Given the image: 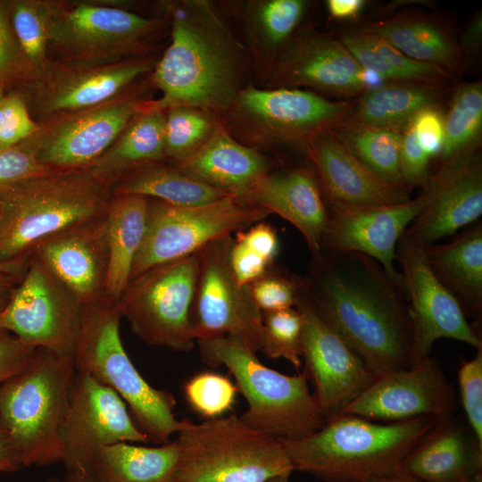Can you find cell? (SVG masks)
Instances as JSON below:
<instances>
[{
  "label": "cell",
  "mask_w": 482,
  "mask_h": 482,
  "mask_svg": "<svg viewBox=\"0 0 482 482\" xmlns=\"http://www.w3.org/2000/svg\"><path fill=\"white\" fill-rule=\"evenodd\" d=\"M236 233L237 241L244 244L271 265L278 252L277 232L271 225L257 222L245 231L240 230Z\"/></svg>",
  "instance_id": "cell-53"
},
{
  "label": "cell",
  "mask_w": 482,
  "mask_h": 482,
  "mask_svg": "<svg viewBox=\"0 0 482 482\" xmlns=\"http://www.w3.org/2000/svg\"><path fill=\"white\" fill-rule=\"evenodd\" d=\"M143 87L104 104L40 123L29 139L45 167L54 170L87 169L115 142L150 99Z\"/></svg>",
  "instance_id": "cell-16"
},
{
  "label": "cell",
  "mask_w": 482,
  "mask_h": 482,
  "mask_svg": "<svg viewBox=\"0 0 482 482\" xmlns=\"http://www.w3.org/2000/svg\"><path fill=\"white\" fill-rule=\"evenodd\" d=\"M30 255L55 276L81 306L105 298L109 262L106 214L43 239Z\"/></svg>",
  "instance_id": "cell-25"
},
{
  "label": "cell",
  "mask_w": 482,
  "mask_h": 482,
  "mask_svg": "<svg viewBox=\"0 0 482 482\" xmlns=\"http://www.w3.org/2000/svg\"><path fill=\"white\" fill-rule=\"evenodd\" d=\"M22 466L20 456L15 450L6 431L0 425V473L12 472Z\"/></svg>",
  "instance_id": "cell-55"
},
{
  "label": "cell",
  "mask_w": 482,
  "mask_h": 482,
  "mask_svg": "<svg viewBox=\"0 0 482 482\" xmlns=\"http://www.w3.org/2000/svg\"><path fill=\"white\" fill-rule=\"evenodd\" d=\"M29 71L12 31L9 17V3L0 1V79L23 78Z\"/></svg>",
  "instance_id": "cell-49"
},
{
  "label": "cell",
  "mask_w": 482,
  "mask_h": 482,
  "mask_svg": "<svg viewBox=\"0 0 482 482\" xmlns=\"http://www.w3.org/2000/svg\"><path fill=\"white\" fill-rule=\"evenodd\" d=\"M440 419L378 423L353 414L326 420L312 435L280 439L294 471L324 482H369L391 475Z\"/></svg>",
  "instance_id": "cell-3"
},
{
  "label": "cell",
  "mask_w": 482,
  "mask_h": 482,
  "mask_svg": "<svg viewBox=\"0 0 482 482\" xmlns=\"http://www.w3.org/2000/svg\"><path fill=\"white\" fill-rule=\"evenodd\" d=\"M300 298L377 377L411 367L413 333L403 281L357 252L312 254Z\"/></svg>",
  "instance_id": "cell-1"
},
{
  "label": "cell",
  "mask_w": 482,
  "mask_h": 482,
  "mask_svg": "<svg viewBox=\"0 0 482 482\" xmlns=\"http://www.w3.org/2000/svg\"><path fill=\"white\" fill-rule=\"evenodd\" d=\"M437 280L454 297L467 318L482 314V222L464 229L451 242L424 246Z\"/></svg>",
  "instance_id": "cell-29"
},
{
  "label": "cell",
  "mask_w": 482,
  "mask_h": 482,
  "mask_svg": "<svg viewBox=\"0 0 482 482\" xmlns=\"http://www.w3.org/2000/svg\"><path fill=\"white\" fill-rule=\"evenodd\" d=\"M309 4L304 0H250L241 21L254 75L264 83L277 56L298 29Z\"/></svg>",
  "instance_id": "cell-30"
},
{
  "label": "cell",
  "mask_w": 482,
  "mask_h": 482,
  "mask_svg": "<svg viewBox=\"0 0 482 482\" xmlns=\"http://www.w3.org/2000/svg\"><path fill=\"white\" fill-rule=\"evenodd\" d=\"M169 162L208 186L236 195L269 172L262 153L233 138L220 122L198 150Z\"/></svg>",
  "instance_id": "cell-28"
},
{
  "label": "cell",
  "mask_w": 482,
  "mask_h": 482,
  "mask_svg": "<svg viewBox=\"0 0 482 482\" xmlns=\"http://www.w3.org/2000/svg\"><path fill=\"white\" fill-rule=\"evenodd\" d=\"M47 482H97L90 470H65L62 478H53Z\"/></svg>",
  "instance_id": "cell-58"
},
{
  "label": "cell",
  "mask_w": 482,
  "mask_h": 482,
  "mask_svg": "<svg viewBox=\"0 0 482 482\" xmlns=\"http://www.w3.org/2000/svg\"><path fill=\"white\" fill-rule=\"evenodd\" d=\"M431 155L422 145L411 119L403 126L399 153V168L405 187L424 189L429 180Z\"/></svg>",
  "instance_id": "cell-45"
},
{
  "label": "cell",
  "mask_w": 482,
  "mask_h": 482,
  "mask_svg": "<svg viewBox=\"0 0 482 482\" xmlns=\"http://www.w3.org/2000/svg\"><path fill=\"white\" fill-rule=\"evenodd\" d=\"M179 460L176 440L153 447L124 442L104 447L90 471L97 482H175Z\"/></svg>",
  "instance_id": "cell-34"
},
{
  "label": "cell",
  "mask_w": 482,
  "mask_h": 482,
  "mask_svg": "<svg viewBox=\"0 0 482 482\" xmlns=\"http://www.w3.org/2000/svg\"><path fill=\"white\" fill-rule=\"evenodd\" d=\"M482 39V17L481 12L478 14L461 37V47L466 51L472 52L478 50Z\"/></svg>",
  "instance_id": "cell-57"
},
{
  "label": "cell",
  "mask_w": 482,
  "mask_h": 482,
  "mask_svg": "<svg viewBox=\"0 0 482 482\" xmlns=\"http://www.w3.org/2000/svg\"><path fill=\"white\" fill-rule=\"evenodd\" d=\"M369 482H422V481L397 471L394 474L378 478Z\"/></svg>",
  "instance_id": "cell-59"
},
{
  "label": "cell",
  "mask_w": 482,
  "mask_h": 482,
  "mask_svg": "<svg viewBox=\"0 0 482 482\" xmlns=\"http://www.w3.org/2000/svg\"><path fill=\"white\" fill-rule=\"evenodd\" d=\"M363 0H328V10L330 15L337 19L355 17L362 9Z\"/></svg>",
  "instance_id": "cell-56"
},
{
  "label": "cell",
  "mask_w": 482,
  "mask_h": 482,
  "mask_svg": "<svg viewBox=\"0 0 482 482\" xmlns=\"http://www.w3.org/2000/svg\"><path fill=\"white\" fill-rule=\"evenodd\" d=\"M4 81L0 79V102L2 101L3 97L4 96Z\"/></svg>",
  "instance_id": "cell-61"
},
{
  "label": "cell",
  "mask_w": 482,
  "mask_h": 482,
  "mask_svg": "<svg viewBox=\"0 0 482 482\" xmlns=\"http://www.w3.org/2000/svg\"><path fill=\"white\" fill-rule=\"evenodd\" d=\"M441 87L393 83L365 90L342 124L403 128L420 110L436 105ZM340 123V124H341Z\"/></svg>",
  "instance_id": "cell-36"
},
{
  "label": "cell",
  "mask_w": 482,
  "mask_h": 482,
  "mask_svg": "<svg viewBox=\"0 0 482 482\" xmlns=\"http://www.w3.org/2000/svg\"><path fill=\"white\" fill-rule=\"evenodd\" d=\"M296 308L303 318V370L314 386L313 395L328 420L341 414L378 377L300 297Z\"/></svg>",
  "instance_id": "cell-21"
},
{
  "label": "cell",
  "mask_w": 482,
  "mask_h": 482,
  "mask_svg": "<svg viewBox=\"0 0 482 482\" xmlns=\"http://www.w3.org/2000/svg\"><path fill=\"white\" fill-rule=\"evenodd\" d=\"M175 482H269L294 471L279 438L230 414L182 420Z\"/></svg>",
  "instance_id": "cell-8"
},
{
  "label": "cell",
  "mask_w": 482,
  "mask_h": 482,
  "mask_svg": "<svg viewBox=\"0 0 482 482\" xmlns=\"http://www.w3.org/2000/svg\"><path fill=\"white\" fill-rule=\"evenodd\" d=\"M396 261L408 299L413 342L411 366L429 355L439 338L482 348L480 334L468 322L454 297L437 280L427 263L424 246L404 233L396 245Z\"/></svg>",
  "instance_id": "cell-19"
},
{
  "label": "cell",
  "mask_w": 482,
  "mask_h": 482,
  "mask_svg": "<svg viewBox=\"0 0 482 482\" xmlns=\"http://www.w3.org/2000/svg\"><path fill=\"white\" fill-rule=\"evenodd\" d=\"M341 41L367 72L386 80L442 87L452 76L438 66L406 56L374 34L361 30L349 32Z\"/></svg>",
  "instance_id": "cell-37"
},
{
  "label": "cell",
  "mask_w": 482,
  "mask_h": 482,
  "mask_svg": "<svg viewBox=\"0 0 482 482\" xmlns=\"http://www.w3.org/2000/svg\"><path fill=\"white\" fill-rule=\"evenodd\" d=\"M55 5L54 2L41 0L9 3L11 26L29 71V79L44 71L51 62L48 41Z\"/></svg>",
  "instance_id": "cell-39"
},
{
  "label": "cell",
  "mask_w": 482,
  "mask_h": 482,
  "mask_svg": "<svg viewBox=\"0 0 482 482\" xmlns=\"http://www.w3.org/2000/svg\"><path fill=\"white\" fill-rule=\"evenodd\" d=\"M237 196L289 221L302 233L312 254L320 252L328 210L312 169L268 172Z\"/></svg>",
  "instance_id": "cell-26"
},
{
  "label": "cell",
  "mask_w": 482,
  "mask_h": 482,
  "mask_svg": "<svg viewBox=\"0 0 482 482\" xmlns=\"http://www.w3.org/2000/svg\"><path fill=\"white\" fill-rule=\"evenodd\" d=\"M367 71L331 35L296 29L277 56L262 87L301 88L344 100L369 88Z\"/></svg>",
  "instance_id": "cell-18"
},
{
  "label": "cell",
  "mask_w": 482,
  "mask_h": 482,
  "mask_svg": "<svg viewBox=\"0 0 482 482\" xmlns=\"http://www.w3.org/2000/svg\"><path fill=\"white\" fill-rule=\"evenodd\" d=\"M155 63L146 55L103 63L51 61L26 80L27 103L32 104L38 123H44L122 96L150 74Z\"/></svg>",
  "instance_id": "cell-13"
},
{
  "label": "cell",
  "mask_w": 482,
  "mask_h": 482,
  "mask_svg": "<svg viewBox=\"0 0 482 482\" xmlns=\"http://www.w3.org/2000/svg\"><path fill=\"white\" fill-rule=\"evenodd\" d=\"M166 16L148 18L122 8L80 3L57 4L53 14L48 54L56 62L103 63L133 57L149 47Z\"/></svg>",
  "instance_id": "cell-12"
},
{
  "label": "cell",
  "mask_w": 482,
  "mask_h": 482,
  "mask_svg": "<svg viewBox=\"0 0 482 482\" xmlns=\"http://www.w3.org/2000/svg\"><path fill=\"white\" fill-rule=\"evenodd\" d=\"M111 198L87 169L51 170L0 190V262L29 258L43 239L104 216Z\"/></svg>",
  "instance_id": "cell-4"
},
{
  "label": "cell",
  "mask_w": 482,
  "mask_h": 482,
  "mask_svg": "<svg viewBox=\"0 0 482 482\" xmlns=\"http://www.w3.org/2000/svg\"><path fill=\"white\" fill-rule=\"evenodd\" d=\"M231 236L217 239L198 252L199 272L191 311L196 340L233 336L253 351L263 337L262 312L250 285L237 280L229 263Z\"/></svg>",
  "instance_id": "cell-14"
},
{
  "label": "cell",
  "mask_w": 482,
  "mask_h": 482,
  "mask_svg": "<svg viewBox=\"0 0 482 482\" xmlns=\"http://www.w3.org/2000/svg\"><path fill=\"white\" fill-rule=\"evenodd\" d=\"M238 390L227 376L202 371L186 380L185 399L189 407L204 420L222 417L236 402Z\"/></svg>",
  "instance_id": "cell-43"
},
{
  "label": "cell",
  "mask_w": 482,
  "mask_h": 482,
  "mask_svg": "<svg viewBox=\"0 0 482 482\" xmlns=\"http://www.w3.org/2000/svg\"><path fill=\"white\" fill-rule=\"evenodd\" d=\"M121 318L119 303L107 298L81 306L74 352L76 370L113 389L150 442L166 444L182 425L174 413L175 398L171 393L152 386L137 370L122 345Z\"/></svg>",
  "instance_id": "cell-6"
},
{
  "label": "cell",
  "mask_w": 482,
  "mask_h": 482,
  "mask_svg": "<svg viewBox=\"0 0 482 482\" xmlns=\"http://www.w3.org/2000/svg\"><path fill=\"white\" fill-rule=\"evenodd\" d=\"M361 31L374 34L406 56L438 66L451 75L459 69L461 49L451 33L435 20L419 14L371 21Z\"/></svg>",
  "instance_id": "cell-32"
},
{
  "label": "cell",
  "mask_w": 482,
  "mask_h": 482,
  "mask_svg": "<svg viewBox=\"0 0 482 482\" xmlns=\"http://www.w3.org/2000/svg\"><path fill=\"white\" fill-rule=\"evenodd\" d=\"M74 357L37 347L27 366L0 386V425L22 466L62 461L61 429Z\"/></svg>",
  "instance_id": "cell-7"
},
{
  "label": "cell",
  "mask_w": 482,
  "mask_h": 482,
  "mask_svg": "<svg viewBox=\"0 0 482 482\" xmlns=\"http://www.w3.org/2000/svg\"><path fill=\"white\" fill-rule=\"evenodd\" d=\"M40 127L32 119L25 96L18 93L4 95L0 102V150L25 142Z\"/></svg>",
  "instance_id": "cell-44"
},
{
  "label": "cell",
  "mask_w": 482,
  "mask_h": 482,
  "mask_svg": "<svg viewBox=\"0 0 482 482\" xmlns=\"http://www.w3.org/2000/svg\"><path fill=\"white\" fill-rule=\"evenodd\" d=\"M289 478H275V479H272L269 482H289L288 481Z\"/></svg>",
  "instance_id": "cell-62"
},
{
  "label": "cell",
  "mask_w": 482,
  "mask_h": 482,
  "mask_svg": "<svg viewBox=\"0 0 482 482\" xmlns=\"http://www.w3.org/2000/svg\"><path fill=\"white\" fill-rule=\"evenodd\" d=\"M403 128L341 123L331 131L372 172L389 183L405 187L399 168Z\"/></svg>",
  "instance_id": "cell-38"
},
{
  "label": "cell",
  "mask_w": 482,
  "mask_h": 482,
  "mask_svg": "<svg viewBox=\"0 0 482 482\" xmlns=\"http://www.w3.org/2000/svg\"><path fill=\"white\" fill-rule=\"evenodd\" d=\"M482 131V84L465 83L455 91L444 117V137L439 155L450 160L478 147Z\"/></svg>",
  "instance_id": "cell-40"
},
{
  "label": "cell",
  "mask_w": 482,
  "mask_h": 482,
  "mask_svg": "<svg viewBox=\"0 0 482 482\" xmlns=\"http://www.w3.org/2000/svg\"><path fill=\"white\" fill-rule=\"evenodd\" d=\"M170 43L156 62L149 82L160 98L144 111L190 106L221 115L250 85L252 64L245 47L207 0L164 4Z\"/></svg>",
  "instance_id": "cell-2"
},
{
  "label": "cell",
  "mask_w": 482,
  "mask_h": 482,
  "mask_svg": "<svg viewBox=\"0 0 482 482\" xmlns=\"http://www.w3.org/2000/svg\"><path fill=\"white\" fill-rule=\"evenodd\" d=\"M433 196V186L413 199L392 205L328 211L320 251L357 252L378 262L395 279L403 276L395 266L396 245L412 220Z\"/></svg>",
  "instance_id": "cell-22"
},
{
  "label": "cell",
  "mask_w": 482,
  "mask_h": 482,
  "mask_svg": "<svg viewBox=\"0 0 482 482\" xmlns=\"http://www.w3.org/2000/svg\"><path fill=\"white\" fill-rule=\"evenodd\" d=\"M352 103L301 88L250 84L219 116L233 138L259 152L279 145L305 146L345 118Z\"/></svg>",
  "instance_id": "cell-9"
},
{
  "label": "cell",
  "mask_w": 482,
  "mask_h": 482,
  "mask_svg": "<svg viewBox=\"0 0 482 482\" xmlns=\"http://www.w3.org/2000/svg\"><path fill=\"white\" fill-rule=\"evenodd\" d=\"M164 123L165 112H139L87 170L111 187L116 180L142 166L165 161Z\"/></svg>",
  "instance_id": "cell-33"
},
{
  "label": "cell",
  "mask_w": 482,
  "mask_h": 482,
  "mask_svg": "<svg viewBox=\"0 0 482 482\" xmlns=\"http://www.w3.org/2000/svg\"><path fill=\"white\" fill-rule=\"evenodd\" d=\"M29 258L0 262V319L12 295L22 279ZM0 326V338L7 336Z\"/></svg>",
  "instance_id": "cell-54"
},
{
  "label": "cell",
  "mask_w": 482,
  "mask_h": 482,
  "mask_svg": "<svg viewBox=\"0 0 482 482\" xmlns=\"http://www.w3.org/2000/svg\"><path fill=\"white\" fill-rule=\"evenodd\" d=\"M164 112V147L168 162H175L195 153L220 124L216 114L199 108L175 106Z\"/></svg>",
  "instance_id": "cell-41"
},
{
  "label": "cell",
  "mask_w": 482,
  "mask_h": 482,
  "mask_svg": "<svg viewBox=\"0 0 482 482\" xmlns=\"http://www.w3.org/2000/svg\"><path fill=\"white\" fill-rule=\"evenodd\" d=\"M270 214L235 195L194 206L148 198L145 236L129 281L154 267L195 253Z\"/></svg>",
  "instance_id": "cell-10"
},
{
  "label": "cell",
  "mask_w": 482,
  "mask_h": 482,
  "mask_svg": "<svg viewBox=\"0 0 482 482\" xmlns=\"http://www.w3.org/2000/svg\"><path fill=\"white\" fill-rule=\"evenodd\" d=\"M110 191L112 195H142L175 206L200 205L233 195L201 182L166 161L124 175L111 186Z\"/></svg>",
  "instance_id": "cell-35"
},
{
  "label": "cell",
  "mask_w": 482,
  "mask_h": 482,
  "mask_svg": "<svg viewBox=\"0 0 482 482\" xmlns=\"http://www.w3.org/2000/svg\"><path fill=\"white\" fill-rule=\"evenodd\" d=\"M80 322L79 301L30 255L24 276L1 316V328L36 347L74 357Z\"/></svg>",
  "instance_id": "cell-15"
},
{
  "label": "cell",
  "mask_w": 482,
  "mask_h": 482,
  "mask_svg": "<svg viewBox=\"0 0 482 482\" xmlns=\"http://www.w3.org/2000/svg\"><path fill=\"white\" fill-rule=\"evenodd\" d=\"M398 471L422 482H468L482 471V442L455 413L438 420Z\"/></svg>",
  "instance_id": "cell-27"
},
{
  "label": "cell",
  "mask_w": 482,
  "mask_h": 482,
  "mask_svg": "<svg viewBox=\"0 0 482 482\" xmlns=\"http://www.w3.org/2000/svg\"><path fill=\"white\" fill-rule=\"evenodd\" d=\"M229 263L241 285H250L263 277L270 266L263 258L234 238L229 251Z\"/></svg>",
  "instance_id": "cell-50"
},
{
  "label": "cell",
  "mask_w": 482,
  "mask_h": 482,
  "mask_svg": "<svg viewBox=\"0 0 482 482\" xmlns=\"http://www.w3.org/2000/svg\"><path fill=\"white\" fill-rule=\"evenodd\" d=\"M61 438L66 470H91L99 452L118 443H150L111 387L77 370L71 385Z\"/></svg>",
  "instance_id": "cell-17"
},
{
  "label": "cell",
  "mask_w": 482,
  "mask_h": 482,
  "mask_svg": "<svg viewBox=\"0 0 482 482\" xmlns=\"http://www.w3.org/2000/svg\"><path fill=\"white\" fill-rule=\"evenodd\" d=\"M199 272L198 252L132 278L119 306L131 330L150 345L193 349L191 311Z\"/></svg>",
  "instance_id": "cell-11"
},
{
  "label": "cell",
  "mask_w": 482,
  "mask_h": 482,
  "mask_svg": "<svg viewBox=\"0 0 482 482\" xmlns=\"http://www.w3.org/2000/svg\"><path fill=\"white\" fill-rule=\"evenodd\" d=\"M458 382L465 420L482 442V348L461 365Z\"/></svg>",
  "instance_id": "cell-46"
},
{
  "label": "cell",
  "mask_w": 482,
  "mask_h": 482,
  "mask_svg": "<svg viewBox=\"0 0 482 482\" xmlns=\"http://www.w3.org/2000/svg\"><path fill=\"white\" fill-rule=\"evenodd\" d=\"M203 361L225 366L247 403L239 415L249 426L280 439L298 440L326 422L304 370L286 375L264 365L243 340L224 336L196 340Z\"/></svg>",
  "instance_id": "cell-5"
},
{
  "label": "cell",
  "mask_w": 482,
  "mask_h": 482,
  "mask_svg": "<svg viewBox=\"0 0 482 482\" xmlns=\"http://www.w3.org/2000/svg\"><path fill=\"white\" fill-rule=\"evenodd\" d=\"M468 482H482V471L475 474Z\"/></svg>",
  "instance_id": "cell-60"
},
{
  "label": "cell",
  "mask_w": 482,
  "mask_h": 482,
  "mask_svg": "<svg viewBox=\"0 0 482 482\" xmlns=\"http://www.w3.org/2000/svg\"><path fill=\"white\" fill-rule=\"evenodd\" d=\"M148 198L137 195H112L106 213L109 252L105 298L119 303L141 247L146 224Z\"/></svg>",
  "instance_id": "cell-31"
},
{
  "label": "cell",
  "mask_w": 482,
  "mask_h": 482,
  "mask_svg": "<svg viewBox=\"0 0 482 482\" xmlns=\"http://www.w3.org/2000/svg\"><path fill=\"white\" fill-rule=\"evenodd\" d=\"M433 196L404 234L426 246L454 235L482 215V159L478 148L443 161L430 175Z\"/></svg>",
  "instance_id": "cell-23"
},
{
  "label": "cell",
  "mask_w": 482,
  "mask_h": 482,
  "mask_svg": "<svg viewBox=\"0 0 482 482\" xmlns=\"http://www.w3.org/2000/svg\"><path fill=\"white\" fill-rule=\"evenodd\" d=\"M301 280L279 274H265L250 284L254 303L264 312L296 307Z\"/></svg>",
  "instance_id": "cell-47"
},
{
  "label": "cell",
  "mask_w": 482,
  "mask_h": 482,
  "mask_svg": "<svg viewBox=\"0 0 482 482\" xmlns=\"http://www.w3.org/2000/svg\"><path fill=\"white\" fill-rule=\"evenodd\" d=\"M456 409L453 384L437 360L428 355L410 368L378 377L341 414L396 422L421 416L443 419Z\"/></svg>",
  "instance_id": "cell-20"
},
{
  "label": "cell",
  "mask_w": 482,
  "mask_h": 482,
  "mask_svg": "<svg viewBox=\"0 0 482 482\" xmlns=\"http://www.w3.org/2000/svg\"><path fill=\"white\" fill-rule=\"evenodd\" d=\"M51 170L40 163L29 140L0 150V190Z\"/></svg>",
  "instance_id": "cell-48"
},
{
  "label": "cell",
  "mask_w": 482,
  "mask_h": 482,
  "mask_svg": "<svg viewBox=\"0 0 482 482\" xmlns=\"http://www.w3.org/2000/svg\"><path fill=\"white\" fill-rule=\"evenodd\" d=\"M263 337L260 351L270 359H285L302 366L303 318L297 308L262 312Z\"/></svg>",
  "instance_id": "cell-42"
},
{
  "label": "cell",
  "mask_w": 482,
  "mask_h": 482,
  "mask_svg": "<svg viewBox=\"0 0 482 482\" xmlns=\"http://www.w3.org/2000/svg\"><path fill=\"white\" fill-rule=\"evenodd\" d=\"M37 348L11 334L0 338V386L27 366Z\"/></svg>",
  "instance_id": "cell-51"
},
{
  "label": "cell",
  "mask_w": 482,
  "mask_h": 482,
  "mask_svg": "<svg viewBox=\"0 0 482 482\" xmlns=\"http://www.w3.org/2000/svg\"><path fill=\"white\" fill-rule=\"evenodd\" d=\"M305 151L328 211L392 205L411 199L407 188L368 169L331 130L313 137Z\"/></svg>",
  "instance_id": "cell-24"
},
{
  "label": "cell",
  "mask_w": 482,
  "mask_h": 482,
  "mask_svg": "<svg viewBox=\"0 0 482 482\" xmlns=\"http://www.w3.org/2000/svg\"><path fill=\"white\" fill-rule=\"evenodd\" d=\"M444 117L436 106L420 110L411 118L419 138L424 148L432 156L440 154L444 137Z\"/></svg>",
  "instance_id": "cell-52"
}]
</instances>
